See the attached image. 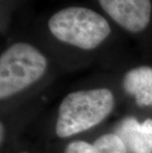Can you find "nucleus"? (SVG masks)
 <instances>
[{
	"label": "nucleus",
	"mask_w": 152,
	"mask_h": 153,
	"mask_svg": "<svg viewBox=\"0 0 152 153\" xmlns=\"http://www.w3.org/2000/svg\"><path fill=\"white\" fill-rule=\"evenodd\" d=\"M116 96L107 87L69 92L57 108L54 131L59 138H69L96 128L111 116Z\"/></svg>",
	"instance_id": "obj_1"
},
{
	"label": "nucleus",
	"mask_w": 152,
	"mask_h": 153,
	"mask_svg": "<svg viewBox=\"0 0 152 153\" xmlns=\"http://www.w3.org/2000/svg\"><path fill=\"white\" fill-rule=\"evenodd\" d=\"M47 29L60 43L83 51L99 48L112 33L104 16L81 6H70L53 13L47 21Z\"/></svg>",
	"instance_id": "obj_2"
},
{
	"label": "nucleus",
	"mask_w": 152,
	"mask_h": 153,
	"mask_svg": "<svg viewBox=\"0 0 152 153\" xmlns=\"http://www.w3.org/2000/svg\"><path fill=\"white\" fill-rule=\"evenodd\" d=\"M48 68L47 56L27 42H16L0 55V100L6 101L35 85Z\"/></svg>",
	"instance_id": "obj_3"
},
{
	"label": "nucleus",
	"mask_w": 152,
	"mask_h": 153,
	"mask_svg": "<svg viewBox=\"0 0 152 153\" xmlns=\"http://www.w3.org/2000/svg\"><path fill=\"white\" fill-rule=\"evenodd\" d=\"M100 7L125 31L139 34L152 19L151 0H98Z\"/></svg>",
	"instance_id": "obj_4"
},
{
	"label": "nucleus",
	"mask_w": 152,
	"mask_h": 153,
	"mask_svg": "<svg viewBox=\"0 0 152 153\" xmlns=\"http://www.w3.org/2000/svg\"><path fill=\"white\" fill-rule=\"evenodd\" d=\"M118 134L131 153H152V119L139 122L128 117L121 123Z\"/></svg>",
	"instance_id": "obj_5"
},
{
	"label": "nucleus",
	"mask_w": 152,
	"mask_h": 153,
	"mask_svg": "<svg viewBox=\"0 0 152 153\" xmlns=\"http://www.w3.org/2000/svg\"><path fill=\"white\" fill-rule=\"evenodd\" d=\"M122 89L139 107L152 108V66L138 65L125 73Z\"/></svg>",
	"instance_id": "obj_6"
},
{
	"label": "nucleus",
	"mask_w": 152,
	"mask_h": 153,
	"mask_svg": "<svg viewBox=\"0 0 152 153\" xmlns=\"http://www.w3.org/2000/svg\"><path fill=\"white\" fill-rule=\"evenodd\" d=\"M63 153H129L128 146L118 133L107 132L92 143L74 139L64 147Z\"/></svg>",
	"instance_id": "obj_7"
},
{
	"label": "nucleus",
	"mask_w": 152,
	"mask_h": 153,
	"mask_svg": "<svg viewBox=\"0 0 152 153\" xmlns=\"http://www.w3.org/2000/svg\"><path fill=\"white\" fill-rule=\"evenodd\" d=\"M0 132H1V135H0L1 144H3V142H4L5 137H6V128H5V126H4V123H0Z\"/></svg>",
	"instance_id": "obj_8"
}]
</instances>
